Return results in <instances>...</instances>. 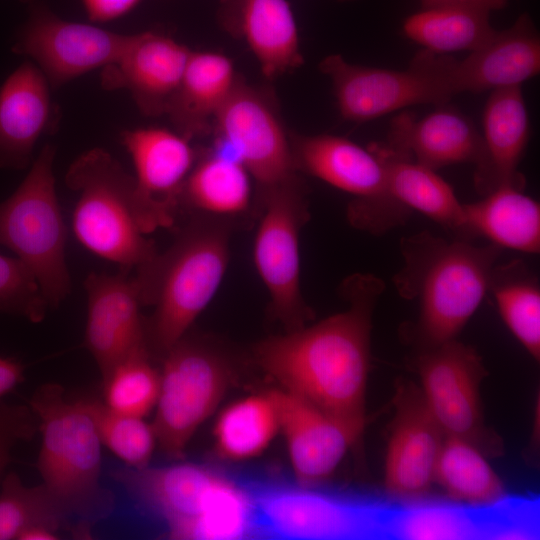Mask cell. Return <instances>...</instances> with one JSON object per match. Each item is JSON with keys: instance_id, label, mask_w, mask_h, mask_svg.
Wrapping results in <instances>:
<instances>
[{"instance_id": "obj_40", "label": "cell", "mask_w": 540, "mask_h": 540, "mask_svg": "<svg viewBox=\"0 0 540 540\" xmlns=\"http://www.w3.org/2000/svg\"><path fill=\"white\" fill-rule=\"evenodd\" d=\"M88 19L104 23L118 19L133 10L141 0H81Z\"/></svg>"}, {"instance_id": "obj_4", "label": "cell", "mask_w": 540, "mask_h": 540, "mask_svg": "<svg viewBox=\"0 0 540 540\" xmlns=\"http://www.w3.org/2000/svg\"><path fill=\"white\" fill-rule=\"evenodd\" d=\"M112 475L135 502L165 522L172 539L257 536L254 505L246 485L206 466H126Z\"/></svg>"}, {"instance_id": "obj_43", "label": "cell", "mask_w": 540, "mask_h": 540, "mask_svg": "<svg viewBox=\"0 0 540 540\" xmlns=\"http://www.w3.org/2000/svg\"><path fill=\"white\" fill-rule=\"evenodd\" d=\"M339 1H354V0H339Z\"/></svg>"}, {"instance_id": "obj_25", "label": "cell", "mask_w": 540, "mask_h": 540, "mask_svg": "<svg viewBox=\"0 0 540 540\" xmlns=\"http://www.w3.org/2000/svg\"><path fill=\"white\" fill-rule=\"evenodd\" d=\"M540 72V36L528 14L495 33L483 47L453 60L457 94L522 86Z\"/></svg>"}, {"instance_id": "obj_7", "label": "cell", "mask_w": 540, "mask_h": 540, "mask_svg": "<svg viewBox=\"0 0 540 540\" xmlns=\"http://www.w3.org/2000/svg\"><path fill=\"white\" fill-rule=\"evenodd\" d=\"M55 155L53 144L44 145L19 186L0 202V245L32 270L50 308H57L71 292Z\"/></svg>"}, {"instance_id": "obj_26", "label": "cell", "mask_w": 540, "mask_h": 540, "mask_svg": "<svg viewBox=\"0 0 540 540\" xmlns=\"http://www.w3.org/2000/svg\"><path fill=\"white\" fill-rule=\"evenodd\" d=\"M238 78L226 55L192 50L165 114L174 130L190 141L212 132L214 120Z\"/></svg>"}, {"instance_id": "obj_28", "label": "cell", "mask_w": 540, "mask_h": 540, "mask_svg": "<svg viewBox=\"0 0 540 540\" xmlns=\"http://www.w3.org/2000/svg\"><path fill=\"white\" fill-rule=\"evenodd\" d=\"M463 207L468 239L482 236L502 249L540 252V205L522 189L501 186Z\"/></svg>"}, {"instance_id": "obj_34", "label": "cell", "mask_w": 540, "mask_h": 540, "mask_svg": "<svg viewBox=\"0 0 540 540\" xmlns=\"http://www.w3.org/2000/svg\"><path fill=\"white\" fill-rule=\"evenodd\" d=\"M68 516L41 484L27 487L19 476L9 473L0 492V540H18L23 532L45 525L67 526Z\"/></svg>"}, {"instance_id": "obj_39", "label": "cell", "mask_w": 540, "mask_h": 540, "mask_svg": "<svg viewBox=\"0 0 540 540\" xmlns=\"http://www.w3.org/2000/svg\"><path fill=\"white\" fill-rule=\"evenodd\" d=\"M36 430L38 421L30 407L0 400V476L11 460L13 448L21 441L30 440Z\"/></svg>"}, {"instance_id": "obj_42", "label": "cell", "mask_w": 540, "mask_h": 540, "mask_svg": "<svg viewBox=\"0 0 540 540\" xmlns=\"http://www.w3.org/2000/svg\"><path fill=\"white\" fill-rule=\"evenodd\" d=\"M422 8H428L446 4H459V3H486L494 6L497 10L502 8L506 4V0H420Z\"/></svg>"}, {"instance_id": "obj_22", "label": "cell", "mask_w": 540, "mask_h": 540, "mask_svg": "<svg viewBox=\"0 0 540 540\" xmlns=\"http://www.w3.org/2000/svg\"><path fill=\"white\" fill-rule=\"evenodd\" d=\"M217 15L223 30L248 45L266 78L275 79L303 64L287 0H219Z\"/></svg>"}, {"instance_id": "obj_15", "label": "cell", "mask_w": 540, "mask_h": 540, "mask_svg": "<svg viewBox=\"0 0 540 540\" xmlns=\"http://www.w3.org/2000/svg\"><path fill=\"white\" fill-rule=\"evenodd\" d=\"M133 34L62 19L41 2H29V15L17 32L12 52L28 57L51 88L116 62Z\"/></svg>"}, {"instance_id": "obj_19", "label": "cell", "mask_w": 540, "mask_h": 540, "mask_svg": "<svg viewBox=\"0 0 540 540\" xmlns=\"http://www.w3.org/2000/svg\"><path fill=\"white\" fill-rule=\"evenodd\" d=\"M267 393L286 440L296 482L315 487L334 473L364 430L283 389Z\"/></svg>"}, {"instance_id": "obj_17", "label": "cell", "mask_w": 540, "mask_h": 540, "mask_svg": "<svg viewBox=\"0 0 540 540\" xmlns=\"http://www.w3.org/2000/svg\"><path fill=\"white\" fill-rule=\"evenodd\" d=\"M395 416L388 441L384 487L399 501L426 496L435 483V472L445 433L431 413L421 388L400 380L393 397Z\"/></svg>"}, {"instance_id": "obj_37", "label": "cell", "mask_w": 540, "mask_h": 540, "mask_svg": "<svg viewBox=\"0 0 540 540\" xmlns=\"http://www.w3.org/2000/svg\"><path fill=\"white\" fill-rule=\"evenodd\" d=\"M400 538L417 540L470 539L480 536V526L464 511L427 505L403 511L393 524Z\"/></svg>"}, {"instance_id": "obj_8", "label": "cell", "mask_w": 540, "mask_h": 540, "mask_svg": "<svg viewBox=\"0 0 540 540\" xmlns=\"http://www.w3.org/2000/svg\"><path fill=\"white\" fill-rule=\"evenodd\" d=\"M452 57L419 51L405 70L349 63L331 54L319 70L331 80L342 118L365 122L418 104L443 105L456 95Z\"/></svg>"}, {"instance_id": "obj_33", "label": "cell", "mask_w": 540, "mask_h": 540, "mask_svg": "<svg viewBox=\"0 0 540 540\" xmlns=\"http://www.w3.org/2000/svg\"><path fill=\"white\" fill-rule=\"evenodd\" d=\"M279 432L274 404L268 395L238 400L221 412L214 428L221 457L245 460L261 454Z\"/></svg>"}, {"instance_id": "obj_3", "label": "cell", "mask_w": 540, "mask_h": 540, "mask_svg": "<svg viewBox=\"0 0 540 540\" xmlns=\"http://www.w3.org/2000/svg\"><path fill=\"white\" fill-rule=\"evenodd\" d=\"M222 222L197 214L165 253L135 270L142 305L154 307L145 321L149 352L163 356L220 288L229 262V230Z\"/></svg>"}, {"instance_id": "obj_27", "label": "cell", "mask_w": 540, "mask_h": 540, "mask_svg": "<svg viewBox=\"0 0 540 540\" xmlns=\"http://www.w3.org/2000/svg\"><path fill=\"white\" fill-rule=\"evenodd\" d=\"M369 149L382 163L388 191L398 202L426 215L459 239L468 240L463 203L435 170L388 149L381 142Z\"/></svg>"}, {"instance_id": "obj_12", "label": "cell", "mask_w": 540, "mask_h": 540, "mask_svg": "<svg viewBox=\"0 0 540 540\" xmlns=\"http://www.w3.org/2000/svg\"><path fill=\"white\" fill-rule=\"evenodd\" d=\"M214 149L243 164L258 191L298 177L290 133L274 93L239 77L219 110Z\"/></svg>"}, {"instance_id": "obj_36", "label": "cell", "mask_w": 540, "mask_h": 540, "mask_svg": "<svg viewBox=\"0 0 540 540\" xmlns=\"http://www.w3.org/2000/svg\"><path fill=\"white\" fill-rule=\"evenodd\" d=\"M90 403L102 444L127 467L149 466L157 445L152 424L142 417L115 412L103 402L90 399Z\"/></svg>"}, {"instance_id": "obj_23", "label": "cell", "mask_w": 540, "mask_h": 540, "mask_svg": "<svg viewBox=\"0 0 540 540\" xmlns=\"http://www.w3.org/2000/svg\"><path fill=\"white\" fill-rule=\"evenodd\" d=\"M530 135L522 86L491 91L482 117L483 155L474 169V187L485 196L501 186L524 189L518 170Z\"/></svg>"}, {"instance_id": "obj_35", "label": "cell", "mask_w": 540, "mask_h": 540, "mask_svg": "<svg viewBox=\"0 0 540 540\" xmlns=\"http://www.w3.org/2000/svg\"><path fill=\"white\" fill-rule=\"evenodd\" d=\"M104 404L111 410L144 417L156 405L160 373L150 361L147 347H141L116 365L103 380Z\"/></svg>"}, {"instance_id": "obj_18", "label": "cell", "mask_w": 540, "mask_h": 540, "mask_svg": "<svg viewBox=\"0 0 540 540\" xmlns=\"http://www.w3.org/2000/svg\"><path fill=\"white\" fill-rule=\"evenodd\" d=\"M91 272L84 281L87 321L84 346L94 358L104 380L113 368L146 346L142 301L134 275Z\"/></svg>"}, {"instance_id": "obj_13", "label": "cell", "mask_w": 540, "mask_h": 540, "mask_svg": "<svg viewBox=\"0 0 540 540\" xmlns=\"http://www.w3.org/2000/svg\"><path fill=\"white\" fill-rule=\"evenodd\" d=\"M417 370L427 406L445 435L471 443L486 457L500 456L503 441L483 419L480 384L487 372L477 352L454 339L422 350Z\"/></svg>"}, {"instance_id": "obj_20", "label": "cell", "mask_w": 540, "mask_h": 540, "mask_svg": "<svg viewBox=\"0 0 540 540\" xmlns=\"http://www.w3.org/2000/svg\"><path fill=\"white\" fill-rule=\"evenodd\" d=\"M191 51L155 31L133 34L121 57L102 69L101 86L127 90L145 116L165 115Z\"/></svg>"}, {"instance_id": "obj_38", "label": "cell", "mask_w": 540, "mask_h": 540, "mask_svg": "<svg viewBox=\"0 0 540 540\" xmlns=\"http://www.w3.org/2000/svg\"><path fill=\"white\" fill-rule=\"evenodd\" d=\"M49 309L32 270L18 257L0 254V312L39 323Z\"/></svg>"}, {"instance_id": "obj_1", "label": "cell", "mask_w": 540, "mask_h": 540, "mask_svg": "<svg viewBox=\"0 0 540 540\" xmlns=\"http://www.w3.org/2000/svg\"><path fill=\"white\" fill-rule=\"evenodd\" d=\"M384 289L373 274L351 275L341 285L345 310L263 340L256 362L281 389L364 430L372 316Z\"/></svg>"}, {"instance_id": "obj_29", "label": "cell", "mask_w": 540, "mask_h": 540, "mask_svg": "<svg viewBox=\"0 0 540 540\" xmlns=\"http://www.w3.org/2000/svg\"><path fill=\"white\" fill-rule=\"evenodd\" d=\"M252 177L237 159L216 149L198 157L180 198V208L216 219L244 213L253 196Z\"/></svg>"}, {"instance_id": "obj_11", "label": "cell", "mask_w": 540, "mask_h": 540, "mask_svg": "<svg viewBox=\"0 0 540 540\" xmlns=\"http://www.w3.org/2000/svg\"><path fill=\"white\" fill-rule=\"evenodd\" d=\"M262 215L253 244V261L273 315L290 330L310 317L301 291L299 238L308 220L306 189L298 176L259 190Z\"/></svg>"}, {"instance_id": "obj_41", "label": "cell", "mask_w": 540, "mask_h": 540, "mask_svg": "<svg viewBox=\"0 0 540 540\" xmlns=\"http://www.w3.org/2000/svg\"><path fill=\"white\" fill-rule=\"evenodd\" d=\"M24 365L12 358L0 357V399L24 380Z\"/></svg>"}, {"instance_id": "obj_10", "label": "cell", "mask_w": 540, "mask_h": 540, "mask_svg": "<svg viewBox=\"0 0 540 540\" xmlns=\"http://www.w3.org/2000/svg\"><path fill=\"white\" fill-rule=\"evenodd\" d=\"M290 138L298 172L354 197L347 217L355 228L380 235L406 222L412 211L389 193L383 165L369 148L330 134L291 132Z\"/></svg>"}, {"instance_id": "obj_14", "label": "cell", "mask_w": 540, "mask_h": 540, "mask_svg": "<svg viewBox=\"0 0 540 540\" xmlns=\"http://www.w3.org/2000/svg\"><path fill=\"white\" fill-rule=\"evenodd\" d=\"M251 495L257 536L278 539H344L368 536L377 527L373 511L360 502L314 486L259 482Z\"/></svg>"}, {"instance_id": "obj_9", "label": "cell", "mask_w": 540, "mask_h": 540, "mask_svg": "<svg viewBox=\"0 0 540 540\" xmlns=\"http://www.w3.org/2000/svg\"><path fill=\"white\" fill-rule=\"evenodd\" d=\"M162 357L152 426L162 453L181 460L196 430L225 395L232 369L220 352L188 333Z\"/></svg>"}, {"instance_id": "obj_30", "label": "cell", "mask_w": 540, "mask_h": 540, "mask_svg": "<svg viewBox=\"0 0 540 540\" xmlns=\"http://www.w3.org/2000/svg\"><path fill=\"white\" fill-rule=\"evenodd\" d=\"M494 10L497 9L486 3L422 8L404 20L402 30L407 38L435 54L472 52L487 44L497 32L490 24Z\"/></svg>"}, {"instance_id": "obj_24", "label": "cell", "mask_w": 540, "mask_h": 540, "mask_svg": "<svg viewBox=\"0 0 540 540\" xmlns=\"http://www.w3.org/2000/svg\"><path fill=\"white\" fill-rule=\"evenodd\" d=\"M381 143L435 171L460 163L475 167L483 155L482 136L474 123L446 104L420 119L410 112L396 116Z\"/></svg>"}, {"instance_id": "obj_16", "label": "cell", "mask_w": 540, "mask_h": 540, "mask_svg": "<svg viewBox=\"0 0 540 540\" xmlns=\"http://www.w3.org/2000/svg\"><path fill=\"white\" fill-rule=\"evenodd\" d=\"M120 136L135 170L134 206L140 227L146 234L171 227L198 152L190 140L167 128L127 129Z\"/></svg>"}, {"instance_id": "obj_6", "label": "cell", "mask_w": 540, "mask_h": 540, "mask_svg": "<svg viewBox=\"0 0 540 540\" xmlns=\"http://www.w3.org/2000/svg\"><path fill=\"white\" fill-rule=\"evenodd\" d=\"M65 183L77 194L72 231L85 249L129 271L157 255L136 218L133 175L110 152L95 147L80 154Z\"/></svg>"}, {"instance_id": "obj_21", "label": "cell", "mask_w": 540, "mask_h": 540, "mask_svg": "<svg viewBox=\"0 0 540 540\" xmlns=\"http://www.w3.org/2000/svg\"><path fill=\"white\" fill-rule=\"evenodd\" d=\"M51 89L32 61L19 65L0 86V169L29 167L39 139L56 127Z\"/></svg>"}, {"instance_id": "obj_31", "label": "cell", "mask_w": 540, "mask_h": 540, "mask_svg": "<svg viewBox=\"0 0 540 540\" xmlns=\"http://www.w3.org/2000/svg\"><path fill=\"white\" fill-rule=\"evenodd\" d=\"M435 483L451 500L472 506H496L507 498L506 487L487 457L471 443L453 436L445 437Z\"/></svg>"}, {"instance_id": "obj_32", "label": "cell", "mask_w": 540, "mask_h": 540, "mask_svg": "<svg viewBox=\"0 0 540 540\" xmlns=\"http://www.w3.org/2000/svg\"><path fill=\"white\" fill-rule=\"evenodd\" d=\"M488 291L511 333L539 361L540 287L536 276L520 260L496 264Z\"/></svg>"}, {"instance_id": "obj_5", "label": "cell", "mask_w": 540, "mask_h": 540, "mask_svg": "<svg viewBox=\"0 0 540 540\" xmlns=\"http://www.w3.org/2000/svg\"><path fill=\"white\" fill-rule=\"evenodd\" d=\"M29 405L41 434L37 469L42 485L68 517L86 523L106 515L113 501L100 483L103 444L90 399H69L60 384L46 383Z\"/></svg>"}, {"instance_id": "obj_2", "label": "cell", "mask_w": 540, "mask_h": 540, "mask_svg": "<svg viewBox=\"0 0 540 540\" xmlns=\"http://www.w3.org/2000/svg\"><path fill=\"white\" fill-rule=\"evenodd\" d=\"M400 250L404 263L393 282L401 297L417 301L414 342L426 350L456 339L488 292L502 248L422 231L404 237Z\"/></svg>"}]
</instances>
